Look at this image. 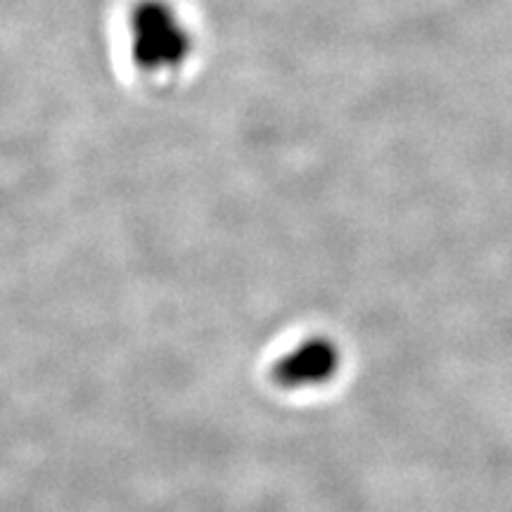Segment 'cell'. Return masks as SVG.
I'll use <instances>...</instances> for the list:
<instances>
[{"mask_svg":"<svg viewBox=\"0 0 512 512\" xmlns=\"http://www.w3.org/2000/svg\"><path fill=\"white\" fill-rule=\"evenodd\" d=\"M339 370V349L328 337H311L273 366V380L285 389L328 382Z\"/></svg>","mask_w":512,"mask_h":512,"instance_id":"obj_2","label":"cell"},{"mask_svg":"<svg viewBox=\"0 0 512 512\" xmlns=\"http://www.w3.org/2000/svg\"><path fill=\"white\" fill-rule=\"evenodd\" d=\"M131 55L145 72H174L188 60L190 34L174 5L164 0H143L128 15Z\"/></svg>","mask_w":512,"mask_h":512,"instance_id":"obj_1","label":"cell"}]
</instances>
